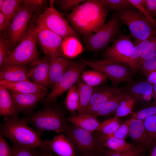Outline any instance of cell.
Instances as JSON below:
<instances>
[{"instance_id": "obj_1", "label": "cell", "mask_w": 156, "mask_h": 156, "mask_svg": "<svg viewBox=\"0 0 156 156\" xmlns=\"http://www.w3.org/2000/svg\"><path fill=\"white\" fill-rule=\"evenodd\" d=\"M107 13L102 0H87L66 16L74 30L85 37L96 32L103 26Z\"/></svg>"}, {"instance_id": "obj_2", "label": "cell", "mask_w": 156, "mask_h": 156, "mask_svg": "<svg viewBox=\"0 0 156 156\" xmlns=\"http://www.w3.org/2000/svg\"><path fill=\"white\" fill-rule=\"evenodd\" d=\"M27 123L24 119L5 117L0 124V134L16 144L49 150L40 133L29 127Z\"/></svg>"}, {"instance_id": "obj_3", "label": "cell", "mask_w": 156, "mask_h": 156, "mask_svg": "<svg viewBox=\"0 0 156 156\" xmlns=\"http://www.w3.org/2000/svg\"><path fill=\"white\" fill-rule=\"evenodd\" d=\"M24 120L39 131H52L66 136L68 133L67 120L64 111L57 105H46Z\"/></svg>"}, {"instance_id": "obj_4", "label": "cell", "mask_w": 156, "mask_h": 156, "mask_svg": "<svg viewBox=\"0 0 156 156\" xmlns=\"http://www.w3.org/2000/svg\"><path fill=\"white\" fill-rule=\"evenodd\" d=\"M35 20L33 18L31 20L19 43L8 55L3 66L34 64L40 60L37 49Z\"/></svg>"}, {"instance_id": "obj_5", "label": "cell", "mask_w": 156, "mask_h": 156, "mask_svg": "<svg viewBox=\"0 0 156 156\" xmlns=\"http://www.w3.org/2000/svg\"><path fill=\"white\" fill-rule=\"evenodd\" d=\"M115 12L128 28L134 45L156 35V27L132 6Z\"/></svg>"}, {"instance_id": "obj_6", "label": "cell", "mask_w": 156, "mask_h": 156, "mask_svg": "<svg viewBox=\"0 0 156 156\" xmlns=\"http://www.w3.org/2000/svg\"><path fill=\"white\" fill-rule=\"evenodd\" d=\"M122 22L115 12L97 32L84 37L83 51L99 52L105 50L122 33Z\"/></svg>"}, {"instance_id": "obj_7", "label": "cell", "mask_w": 156, "mask_h": 156, "mask_svg": "<svg viewBox=\"0 0 156 156\" xmlns=\"http://www.w3.org/2000/svg\"><path fill=\"white\" fill-rule=\"evenodd\" d=\"M80 60L104 75L114 87L122 82L130 85L134 83L131 70L127 64L105 59L92 61L80 59Z\"/></svg>"}, {"instance_id": "obj_8", "label": "cell", "mask_w": 156, "mask_h": 156, "mask_svg": "<svg viewBox=\"0 0 156 156\" xmlns=\"http://www.w3.org/2000/svg\"><path fill=\"white\" fill-rule=\"evenodd\" d=\"M86 65L80 60H70L60 81L43 100L44 105L46 106L51 104L59 96L74 85L80 79V74L83 72Z\"/></svg>"}, {"instance_id": "obj_9", "label": "cell", "mask_w": 156, "mask_h": 156, "mask_svg": "<svg viewBox=\"0 0 156 156\" xmlns=\"http://www.w3.org/2000/svg\"><path fill=\"white\" fill-rule=\"evenodd\" d=\"M34 13L31 8L22 2L7 29L6 40L9 48L14 47L20 42L27 29Z\"/></svg>"}, {"instance_id": "obj_10", "label": "cell", "mask_w": 156, "mask_h": 156, "mask_svg": "<svg viewBox=\"0 0 156 156\" xmlns=\"http://www.w3.org/2000/svg\"><path fill=\"white\" fill-rule=\"evenodd\" d=\"M46 27L64 39L79 35L60 13L53 6L46 8L37 18Z\"/></svg>"}, {"instance_id": "obj_11", "label": "cell", "mask_w": 156, "mask_h": 156, "mask_svg": "<svg viewBox=\"0 0 156 156\" xmlns=\"http://www.w3.org/2000/svg\"><path fill=\"white\" fill-rule=\"evenodd\" d=\"M35 24L37 42L44 53L50 58L64 56L61 48L63 39L46 27L37 19Z\"/></svg>"}, {"instance_id": "obj_12", "label": "cell", "mask_w": 156, "mask_h": 156, "mask_svg": "<svg viewBox=\"0 0 156 156\" xmlns=\"http://www.w3.org/2000/svg\"><path fill=\"white\" fill-rule=\"evenodd\" d=\"M131 38L130 35L122 33L103 51L104 59L125 64L134 48Z\"/></svg>"}, {"instance_id": "obj_13", "label": "cell", "mask_w": 156, "mask_h": 156, "mask_svg": "<svg viewBox=\"0 0 156 156\" xmlns=\"http://www.w3.org/2000/svg\"><path fill=\"white\" fill-rule=\"evenodd\" d=\"M67 137L79 149L85 153L100 151V145L96 137L88 131L74 126L69 127Z\"/></svg>"}, {"instance_id": "obj_14", "label": "cell", "mask_w": 156, "mask_h": 156, "mask_svg": "<svg viewBox=\"0 0 156 156\" xmlns=\"http://www.w3.org/2000/svg\"><path fill=\"white\" fill-rule=\"evenodd\" d=\"M126 88L106 86L96 88L84 114L94 115L105 102Z\"/></svg>"}, {"instance_id": "obj_15", "label": "cell", "mask_w": 156, "mask_h": 156, "mask_svg": "<svg viewBox=\"0 0 156 156\" xmlns=\"http://www.w3.org/2000/svg\"><path fill=\"white\" fill-rule=\"evenodd\" d=\"M18 112L31 108L48 94L46 90L37 93H21L9 91Z\"/></svg>"}, {"instance_id": "obj_16", "label": "cell", "mask_w": 156, "mask_h": 156, "mask_svg": "<svg viewBox=\"0 0 156 156\" xmlns=\"http://www.w3.org/2000/svg\"><path fill=\"white\" fill-rule=\"evenodd\" d=\"M44 141L49 150L58 156H76L73 142L63 134H59L51 140Z\"/></svg>"}, {"instance_id": "obj_17", "label": "cell", "mask_w": 156, "mask_h": 156, "mask_svg": "<svg viewBox=\"0 0 156 156\" xmlns=\"http://www.w3.org/2000/svg\"><path fill=\"white\" fill-rule=\"evenodd\" d=\"M129 136L138 148H148L153 142L145 128L144 121L131 118Z\"/></svg>"}, {"instance_id": "obj_18", "label": "cell", "mask_w": 156, "mask_h": 156, "mask_svg": "<svg viewBox=\"0 0 156 156\" xmlns=\"http://www.w3.org/2000/svg\"><path fill=\"white\" fill-rule=\"evenodd\" d=\"M49 57V87L53 90L63 76L70 60L64 56Z\"/></svg>"}, {"instance_id": "obj_19", "label": "cell", "mask_w": 156, "mask_h": 156, "mask_svg": "<svg viewBox=\"0 0 156 156\" xmlns=\"http://www.w3.org/2000/svg\"><path fill=\"white\" fill-rule=\"evenodd\" d=\"M49 57L40 59L29 70V79L36 84L49 87Z\"/></svg>"}, {"instance_id": "obj_20", "label": "cell", "mask_w": 156, "mask_h": 156, "mask_svg": "<svg viewBox=\"0 0 156 156\" xmlns=\"http://www.w3.org/2000/svg\"><path fill=\"white\" fill-rule=\"evenodd\" d=\"M29 79V70L24 66H6L0 68V81L15 82Z\"/></svg>"}, {"instance_id": "obj_21", "label": "cell", "mask_w": 156, "mask_h": 156, "mask_svg": "<svg viewBox=\"0 0 156 156\" xmlns=\"http://www.w3.org/2000/svg\"><path fill=\"white\" fill-rule=\"evenodd\" d=\"M67 120L75 127L91 133L97 130L101 123L95 115L85 114L72 115Z\"/></svg>"}, {"instance_id": "obj_22", "label": "cell", "mask_w": 156, "mask_h": 156, "mask_svg": "<svg viewBox=\"0 0 156 156\" xmlns=\"http://www.w3.org/2000/svg\"><path fill=\"white\" fill-rule=\"evenodd\" d=\"M0 86L10 91L21 93L39 92L47 90L46 88L39 86L29 80L15 82L1 80Z\"/></svg>"}, {"instance_id": "obj_23", "label": "cell", "mask_w": 156, "mask_h": 156, "mask_svg": "<svg viewBox=\"0 0 156 156\" xmlns=\"http://www.w3.org/2000/svg\"><path fill=\"white\" fill-rule=\"evenodd\" d=\"M127 88L129 94L135 101H148L153 97V86L146 81L134 82Z\"/></svg>"}, {"instance_id": "obj_24", "label": "cell", "mask_w": 156, "mask_h": 156, "mask_svg": "<svg viewBox=\"0 0 156 156\" xmlns=\"http://www.w3.org/2000/svg\"><path fill=\"white\" fill-rule=\"evenodd\" d=\"M96 138L101 146L116 152H126L138 148L128 143L125 139L113 137H104L101 135Z\"/></svg>"}, {"instance_id": "obj_25", "label": "cell", "mask_w": 156, "mask_h": 156, "mask_svg": "<svg viewBox=\"0 0 156 156\" xmlns=\"http://www.w3.org/2000/svg\"><path fill=\"white\" fill-rule=\"evenodd\" d=\"M18 113L10 92L0 86V115L11 118H18Z\"/></svg>"}, {"instance_id": "obj_26", "label": "cell", "mask_w": 156, "mask_h": 156, "mask_svg": "<svg viewBox=\"0 0 156 156\" xmlns=\"http://www.w3.org/2000/svg\"><path fill=\"white\" fill-rule=\"evenodd\" d=\"M129 94L127 87L105 102L94 115L98 117L109 115L115 112L121 101Z\"/></svg>"}, {"instance_id": "obj_27", "label": "cell", "mask_w": 156, "mask_h": 156, "mask_svg": "<svg viewBox=\"0 0 156 156\" xmlns=\"http://www.w3.org/2000/svg\"><path fill=\"white\" fill-rule=\"evenodd\" d=\"M61 48L63 55L68 58H74L83 51V47L79 38L74 36L63 39Z\"/></svg>"}, {"instance_id": "obj_28", "label": "cell", "mask_w": 156, "mask_h": 156, "mask_svg": "<svg viewBox=\"0 0 156 156\" xmlns=\"http://www.w3.org/2000/svg\"><path fill=\"white\" fill-rule=\"evenodd\" d=\"M77 84L80 100L77 112L78 114H84L86 110L96 88L86 84L81 79L79 80Z\"/></svg>"}, {"instance_id": "obj_29", "label": "cell", "mask_w": 156, "mask_h": 156, "mask_svg": "<svg viewBox=\"0 0 156 156\" xmlns=\"http://www.w3.org/2000/svg\"><path fill=\"white\" fill-rule=\"evenodd\" d=\"M23 1L22 0H4L0 12L5 17L6 29H8L13 18L19 9Z\"/></svg>"}, {"instance_id": "obj_30", "label": "cell", "mask_w": 156, "mask_h": 156, "mask_svg": "<svg viewBox=\"0 0 156 156\" xmlns=\"http://www.w3.org/2000/svg\"><path fill=\"white\" fill-rule=\"evenodd\" d=\"M154 36H151L135 45L133 53L125 63L129 67L133 73L137 71V64L139 59L144 50Z\"/></svg>"}, {"instance_id": "obj_31", "label": "cell", "mask_w": 156, "mask_h": 156, "mask_svg": "<svg viewBox=\"0 0 156 156\" xmlns=\"http://www.w3.org/2000/svg\"><path fill=\"white\" fill-rule=\"evenodd\" d=\"M82 73L81 79L86 84L93 87L104 83L107 79L102 73L94 70L84 71Z\"/></svg>"}, {"instance_id": "obj_32", "label": "cell", "mask_w": 156, "mask_h": 156, "mask_svg": "<svg viewBox=\"0 0 156 156\" xmlns=\"http://www.w3.org/2000/svg\"><path fill=\"white\" fill-rule=\"evenodd\" d=\"M80 100L77 87L75 85L68 90L65 101L67 110L73 115L78 109Z\"/></svg>"}, {"instance_id": "obj_33", "label": "cell", "mask_w": 156, "mask_h": 156, "mask_svg": "<svg viewBox=\"0 0 156 156\" xmlns=\"http://www.w3.org/2000/svg\"><path fill=\"white\" fill-rule=\"evenodd\" d=\"M122 123L119 118L115 116L101 122L97 131L104 135L111 134L118 128Z\"/></svg>"}, {"instance_id": "obj_34", "label": "cell", "mask_w": 156, "mask_h": 156, "mask_svg": "<svg viewBox=\"0 0 156 156\" xmlns=\"http://www.w3.org/2000/svg\"><path fill=\"white\" fill-rule=\"evenodd\" d=\"M135 102V100L129 94L120 103L115 112V116L119 118L131 114Z\"/></svg>"}, {"instance_id": "obj_35", "label": "cell", "mask_w": 156, "mask_h": 156, "mask_svg": "<svg viewBox=\"0 0 156 156\" xmlns=\"http://www.w3.org/2000/svg\"><path fill=\"white\" fill-rule=\"evenodd\" d=\"M148 147L137 148L135 149L122 152L112 151L101 147L100 151L104 156H142Z\"/></svg>"}, {"instance_id": "obj_36", "label": "cell", "mask_w": 156, "mask_h": 156, "mask_svg": "<svg viewBox=\"0 0 156 156\" xmlns=\"http://www.w3.org/2000/svg\"><path fill=\"white\" fill-rule=\"evenodd\" d=\"M156 56V35L152 38L143 51L137 64L138 67L144 61Z\"/></svg>"}, {"instance_id": "obj_37", "label": "cell", "mask_w": 156, "mask_h": 156, "mask_svg": "<svg viewBox=\"0 0 156 156\" xmlns=\"http://www.w3.org/2000/svg\"><path fill=\"white\" fill-rule=\"evenodd\" d=\"M108 12L113 10L115 11L132 6L128 0H102Z\"/></svg>"}, {"instance_id": "obj_38", "label": "cell", "mask_w": 156, "mask_h": 156, "mask_svg": "<svg viewBox=\"0 0 156 156\" xmlns=\"http://www.w3.org/2000/svg\"><path fill=\"white\" fill-rule=\"evenodd\" d=\"M130 120H126L122 122L118 128L112 133L109 135L101 134L104 137H113L121 139H125L129 135Z\"/></svg>"}, {"instance_id": "obj_39", "label": "cell", "mask_w": 156, "mask_h": 156, "mask_svg": "<svg viewBox=\"0 0 156 156\" xmlns=\"http://www.w3.org/2000/svg\"><path fill=\"white\" fill-rule=\"evenodd\" d=\"M156 114V103L152 106L148 107L134 113L131 118L144 121L147 118Z\"/></svg>"}, {"instance_id": "obj_40", "label": "cell", "mask_w": 156, "mask_h": 156, "mask_svg": "<svg viewBox=\"0 0 156 156\" xmlns=\"http://www.w3.org/2000/svg\"><path fill=\"white\" fill-rule=\"evenodd\" d=\"M144 125L147 133L153 141L156 140V114L150 116L144 121Z\"/></svg>"}, {"instance_id": "obj_41", "label": "cell", "mask_w": 156, "mask_h": 156, "mask_svg": "<svg viewBox=\"0 0 156 156\" xmlns=\"http://www.w3.org/2000/svg\"><path fill=\"white\" fill-rule=\"evenodd\" d=\"M145 76L150 73L156 71V56L143 62L137 68Z\"/></svg>"}, {"instance_id": "obj_42", "label": "cell", "mask_w": 156, "mask_h": 156, "mask_svg": "<svg viewBox=\"0 0 156 156\" xmlns=\"http://www.w3.org/2000/svg\"><path fill=\"white\" fill-rule=\"evenodd\" d=\"M84 0H57L54 3L59 6L60 9L64 11L72 10L79 4L84 1Z\"/></svg>"}, {"instance_id": "obj_43", "label": "cell", "mask_w": 156, "mask_h": 156, "mask_svg": "<svg viewBox=\"0 0 156 156\" xmlns=\"http://www.w3.org/2000/svg\"><path fill=\"white\" fill-rule=\"evenodd\" d=\"M133 7L141 13L144 16L156 27V21L152 18L145 8L142 3V0H128Z\"/></svg>"}, {"instance_id": "obj_44", "label": "cell", "mask_w": 156, "mask_h": 156, "mask_svg": "<svg viewBox=\"0 0 156 156\" xmlns=\"http://www.w3.org/2000/svg\"><path fill=\"white\" fill-rule=\"evenodd\" d=\"M13 156H37L34 149L15 144L12 148Z\"/></svg>"}, {"instance_id": "obj_45", "label": "cell", "mask_w": 156, "mask_h": 156, "mask_svg": "<svg viewBox=\"0 0 156 156\" xmlns=\"http://www.w3.org/2000/svg\"><path fill=\"white\" fill-rule=\"evenodd\" d=\"M9 48L6 40L3 38L0 39V67H2L4 64L8 55V52Z\"/></svg>"}, {"instance_id": "obj_46", "label": "cell", "mask_w": 156, "mask_h": 156, "mask_svg": "<svg viewBox=\"0 0 156 156\" xmlns=\"http://www.w3.org/2000/svg\"><path fill=\"white\" fill-rule=\"evenodd\" d=\"M0 156H13V150L5 137L0 135Z\"/></svg>"}, {"instance_id": "obj_47", "label": "cell", "mask_w": 156, "mask_h": 156, "mask_svg": "<svg viewBox=\"0 0 156 156\" xmlns=\"http://www.w3.org/2000/svg\"><path fill=\"white\" fill-rule=\"evenodd\" d=\"M46 1L41 0H24L23 2L31 8L35 13H40Z\"/></svg>"}, {"instance_id": "obj_48", "label": "cell", "mask_w": 156, "mask_h": 156, "mask_svg": "<svg viewBox=\"0 0 156 156\" xmlns=\"http://www.w3.org/2000/svg\"><path fill=\"white\" fill-rule=\"evenodd\" d=\"M143 5L151 17L156 16V0H142Z\"/></svg>"}, {"instance_id": "obj_49", "label": "cell", "mask_w": 156, "mask_h": 156, "mask_svg": "<svg viewBox=\"0 0 156 156\" xmlns=\"http://www.w3.org/2000/svg\"><path fill=\"white\" fill-rule=\"evenodd\" d=\"M145 77L146 81L149 83L153 85L156 83V71L150 73Z\"/></svg>"}, {"instance_id": "obj_50", "label": "cell", "mask_w": 156, "mask_h": 156, "mask_svg": "<svg viewBox=\"0 0 156 156\" xmlns=\"http://www.w3.org/2000/svg\"><path fill=\"white\" fill-rule=\"evenodd\" d=\"M6 20L4 15L0 12V30L2 31L6 29Z\"/></svg>"}, {"instance_id": "obj_51", "label": "cell", "mask_w": 156, "mask_h": 156, "mask_svg": "<svg viewBox=\"0 0 156 156\" xmlns=\"http://www.w3.org/2000/svg\"><path fill=\"white\" fill-rule=\"evenodd\" d=\"M40 148L41 150L37 152V156H55L50 152V151Z\"/></svg>"}, {"instance_id": "obj_52", "label": "cell", "mask_w": 156, "mask_h": 156, "mask_svg": "<svg viewBox=\"0 0 156 156\" xmlns=\"http://www.w3.org/2000/svg\"><path fill=\"white\" fill-rule=\"evenodd\" d=\"M83 156H104L99 151H96L85 153Z\"/></svg>"}, {"instance_id": "obj_53", "label": "cell", "mask_w": 156, "mask_h": 156, "mask_svg": "<svg viewBox=\"0 0 156 156\" xmlns=\"http://www.w3.org/2000/svg\"><path fill=\"white\" fill-rule=\"evenodd\" d=\"M148 156H156V143L152 148Z\"/></svg>"}, {"instance_id": "obj_54", "label": "cell", "mask_w": 156, "mask_h": 156, "mask_svg": "<svg viewBox=\"0 0 156 156\" xmlns=\"http://www.w3.org/2000/svg\"><path fill=\"white\" fill-rule=\"evenodd\" d=\"M153 86V98L155 100V103H156V83L154 84Z\"/></svg>"}, {"instance_id": "obj_55", "label": "cell", "mask_w": 156, "mask_h": 156, "mask_svg": "<svg viewBox=\"0 0 156 156\" xmlns=\"http://www.w3.org/2000/svg\"><path fill=\"white\" fill-rule=\"evenodd\" d=\"M3 1L4 0H0V10L1 9L3 4Z\"/></svg>"}, {"instance_id": "obj_56", "label": "cell", "mask_w": 156, "mask_h": 156, "mask_svg": "<svg viewBox=\"0 0 156 156\" xmlns=\"http://www.w3.org/2000/svg\"><path fill=\"white\" fill-rule=\"evenodd\" d=\"M155 21H156V20H155Z\"/></svg>"}]
</instances>
